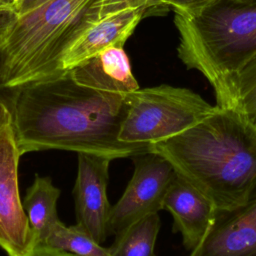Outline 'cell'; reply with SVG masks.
<instances>
[{
  "label": "cell",
  "instance_id": "obj_1",
  "mask_svg": "<svg viewBox=\"0 0 256 256\" xmlns=\"http://www.w3.org/2000/svg\"><path fill=\"white\" fill-rule=\"evenodd\" d=\"M7 93L5 99L21 156L35 151L66 150L114 160L151 151L150 144L119 140L126 96L79 85L69 72Z\"/></svg>",
  "mask_w": 256,
  "mask_h": 256
},
{
  "label": "cell",
  "instance_id": "obj_2",
  "mask_svg": "<svg viewBox=\"0 0 256 256\" xmlns=\"http://www.w3.org/2000/svg\"><path fill=\"white\" fill-rule=\"evenodd\" d=\"M176 174L216 210L243 203L256 182V129L231 108L216 110L185 131L151 144Z\"/></svg>",
  "mask_w": 256,
  "mask_h": 256
},
{
  "label": "cell",
  "instance_id": "obj_3",
  "mask_svg": "<svg viewBox=\"0 0 256 256\" xmlns=\"http://www.w3.org/2000/svg\"><path fill=\"white\" fill-rule=\"evenodd\" d=\"M101 0H47L17 15L0 40V88L12 90L67 72L62 60L96 21Z\"/></svg>",
  "mask_w": 256,
  "mask_h": 256
},
{
  "label": "cell",
  "instance_id": "obj_4",
  "mask_svg": "<svg viewBox=\"0 0 256 256\" xmlns=\"http://www.w3.org/2000/svg\"><path fill=\"white\" fill-rule=\"evenodd\" d=\"M177 54L212 86L216 105L230 80L256 55V0H218L195 17L174 14Z\"/></svg>",
  "mask_w": 256,
  "mask_h": 256
},
{
  "label": "cell",
  "instance_id": "obj_5",
  "mask_svg": "<svg viewBox=\"0 0 256 256\" xmlns=\"http://www.w3.org/2000/svg\"><path fill=\"white\" fill-rule=\"evenodd\" d=\"M126 113L119 140L130 144H154L194 126L216 110L198 93L161 84L139 88L125 97Z\"/></svg>",
  "mask_w": 256,
  "mask_h": 256
},
{
  "label": "cell",
  "instance_id": "obj_6",
  "mask_svg": "<svg viewBox=\"0 0 256 256\" xmlns=\"http://www.w3.org/2000/svg\"><path fill=\"white\" fill-rule=\"evenodd\" d=\"M19 153L12 114L0 99V247L9 256H25L34 247L18 185Z\"/></svg>",
  "mask_w": 256,
  "mask_h": 256
},
{
  "label": "cell",
  "instance_id": "obj_7",
  "mask_svg": "<svg viewBox=\"0 0 256 256\" xmlns=\"http://www.w3.org/2000/svg\"><path fill=\"white\" fill-rule=\"evenodd\" d=\"M134 172L118 202L111 207L109 234H118L139 219L163 209L168 188L176 176L172 165L149 151L133 156Z\"/></svg>",
  "mask_w": 256,
  "mask_h": 256
},
{
  "label": "cell",
  "instance_id": "obj_8",
  "mask_svg": "<svg viewBox=\"0 0 256 256\" xmlns=\"http://www.w3.org/2000/svg\"><path fill=\"white\" fill-rule=\"evenodd\" d=\"M77 155V176L73 188L76 224L102 244L109 235L112 206L107 197V185L112 160L90 153Z\"/></svg>",
  "mask_w": 256,
  "mask_h": 256
},
{
  "label": "cell",
  "instance_id": "obj_9",
  "mask_svg": "<svg viewBox=\"0 0 256 256\" xmlns=\"http://www.w3.org/2000/svg\"><path fill=\"white\" fill-rule=\"evenodd\" d=\"M189 256H256V182L243 203L216 210L209 230Z\"/></svg>",
  "mask_w": 256,
  "mask_h": 256
},
{
  "label": "cell",
  "instance_id": "obj_10",
  "mask_svg": "<svg viewBox=\"0 0 256 256\" xmlns=\"http://www.w3.org/2000/svg\"><path fill=\"white\" fill-rule=\"evenodd\" d=\"M163 209L172 215L173 230L181 233L183 244L189 250L204 238L216 212L210 200L178 174L168 188Z\"/></svg>",
  "mask_w": 256,
  "mask_h": 256
},
{
  "label": "cell",
  "instance_id": "obj_11",
  "mask_svg": "<svg viewBox=\"0 0 256 256\" xmlns=\"http://www.w3.org/2000/svg\"><path fill=\"white\" fill-rule=\"evenodd\" d=\"M144 14L142 10L125 9L100 18L66 52L62 69L67 72L108 48L124 47Z\"/></svg>",
  "mask_w": 256,
  "mask_h": 256
},
{
  "label": "cell",
  "instance_id": "obj_12",
  "mask_svg": "<svg viewBox=\"0 0 256 256\" xmlns=\"http://www.w3.org/2000/svg\"><path fill=\"white\" fill-rule=\"evenodd\" d=\"M68 72L79 85L101 92L126 96L140 88L123 47L108 48Z\"/></svg>",
  "mask_w": 256,
  "mask_h": 256
},
{
  "label": "cell",
  "instance_id": "obj_13",
  "mask_svg": "<svg viewBox=\"0 0 256 256\" xmlns=\"http://www.w3.org/2000/svg\"><path fill=\"white\" fill-rule=\"evenodd\" d=\"M60 193L50 177L37 174L26 191L22 206L31 228L34 246L44 242L53 225L59 220L57 201Z\"/></svg>",
  "mask_w": 256,
  "mask_h": 256
},
{
  "label": "cell",
  "instance_id": "obj_14",
  "mask_svg": "<svg viewBox=\"0 0 256 256\" xmlns=\"http://www.w3.org/2000/svg\"><path fill=\"white\" fill-rule=\"evenodd\" d=\"M159 229L158 213L139 219L115 235L110 256H156L154 247Z\"/></svg>",
  "mask_w": 256,
  "mask_h": 256
},
{
  "label": "cell",
  "instance_id": "obj_15",
  "mask_svg": "<svg viewBox=\"0 0 256 256\" xmlns=\"http://www.w3.org/2000/svg\"><path fill=\"white\" fill-rule=\"evenodd\" d=\"M217 106L234 109L256 129V55L230 80Z\"/></svg>",
  "mask_w": 256,
  "mask_h": 256
},
{
  "label": "cell",
  "instance_id": "obj_16",
  "mask_svg": "<svg viewBox=\"0 0 256 256\" xmlns=\"http://www.w3.org/2000/svg\"><path fill=\"white\" fill-rule=\"evenodd\" d=\"M42 244L76 256H110L109 248L100 243L82 227L75 224L66 226L58 220Z\"/></svg>",
  "mask_w": 256,
  "mask_h": 256
},
{
  "label": "cell",
  "instance_id": "obj_17",
  "mask_svg": "<svg viewBox=\"0 0 256 256\" xmlns=\"http://www.w3.org/2000/svg\"><path fill=\"white\" fill-rule=\"evenodd\" d=\"M218 0H162V5L173 10L174 14L195 17Z\"/></svg>",
  "mask_w": 256,
  "mask_h": 256
},
{
  "label": "cell",
  "instance_id": "obj_18",
  "mask_svg": "<svg viewBox=\"0 0 256 256\" xmlns=\"http://www.w3.org/2000/svg\"><path fill=\"white\" fill-rule=\"evenodd\" d=\"M106 14L114 13L125 9H138L144 13L153 8L162 5V0H101Z\"/></svg>",
  "mask_w": 256,
  "mask_h": 256
},
{
  "label": "cell",
  "instance_id": "obj_19",
  "mask_svg": "<svg viewBox=\"0 0 256 256\" xmlns=\"http://www.w3.org/2000/svg\"><path fill=\"white\" fill-rule=\"evenodd\" d=\"M25 256H76V255L52 248L45 244H39L34 246L33 249Z\"/></svg>",
  "mask_w": 256,
  "mask_h": 256
},
{
  "label": "cell",
  "instance_id": "obj_20",
  "mask_svg": "<svg viewBox=\"0 0 256 256\" xmlns=\"http://www.w3.org/2000/svg\"><path fill=\"white\" fill-rule=\"evenodd\" d=\"M17 12L10 9H1L0 10V40L6 33L7 29L15 21L17 17Z\"/></svg>",
  "mask_w": 256,
  "mask_h": 256
},
{
  "label": "cell",
  "instance_id": "obj_21",
  "mask_svg": "<svg viewBox=\"0 0 256 256\" xmlns=\"http://www.w3.org/2000/svg\"><path fill=\"white\" fill-rule=\"evenodd\" d=\"M45 1H47V0H21V3L17 10V14L18 15L23 14V13L37 7L38 5L42 4Z\"/></svg>",
  "mask_w": 256,
  "mask_h": 256
},
{
  "label": "cell",
  "instance_id": "obj_22",
  "mask_svg": "<svg viewBox=\"0 0 256 256\" xmlns=\"http://www.w3.org/2000/svg\"><path fill=\"white\" fill-rule=\"evenodd\" d=\"M20 3H21V0H0V10L10 9V10H15L17 12Z\"/></svg>",
  "mask_w": 256,
  "mask_h": 256
},
{
  "label": "cell",
  "instance_id": "obj_23",
  "mask_svg": "<svg viewBox=\"0 0 256 256\" xmlns=\"http://www.w3.org/2000/svg\"><path fill=\"white\" fill-rule=\"evenodd\" d=\"M3 91H5V90H2V89L0 88V99H2V98H4V97H5V96L2 94V92H3Z\"/></svg>",
  "mask_w": 256,
  "mask_h": 256
}]
</instances>
